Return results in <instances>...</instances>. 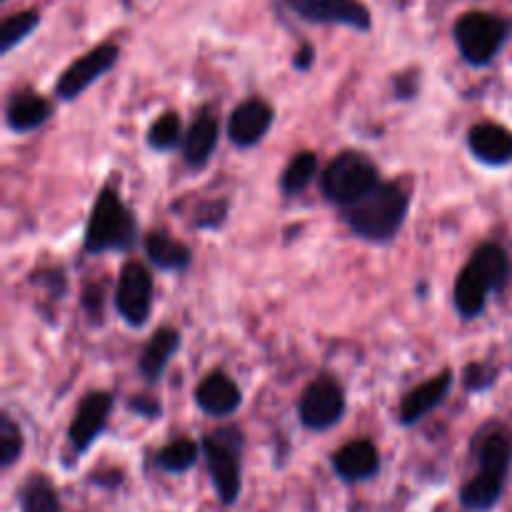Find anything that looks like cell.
Segmentation results:
<instances>
[{"mask_svg":"<svg viewBox=\"0 0 512 512\" xmlns=\"http://www.w3.org/2000/svg\"><path fill=\"white\" fill-rule=\"evenodd\" d=\"M195 403L210 418H228L243 405V393L228 373L213 370L195 388Z\"/></svg>","mask_w":512,"mask_h":512,"instance_id":"15","label":"cell"},{"mask_svg":"<svg viewBox=\"0 0 512 512\" xmlns=\"http://www.w3.org/2000/svg\"><path fill=\"white\" fill-rule=\"evenodd\" d=\"M40 25L38 10H20V13L8 15L0 25V53L8 55L10 50L18 48L30 33Z\"/></svg>","mask_w":512,"mask_h":512,"instance_id":"27","label":"cell"},{"mask_svg":"<svg viewBox=\"0 0 512 512\" xmlns=\"http://www.w3.org/2000/svg\"><path fill=\"white\" fill-rule=\"evenodd\" d=\"M508 480L490 478V475L475 473L468 483L460 488V505L470 512H488L500 503Z\"/></svg>","mask_w":512,"mask_h":512,"instance_id":"22","label":"cell"},{"mask_svg":"<svg viewBox=\"0 0 512 512\" xmlns=\"http://www.w3.org/2000/svg\"><path fill=\"white\" fill-rule=\"evenodd\" d=\"M115 310L130 328H143L153 313V275L138 260L120 268L115 285Z\"/></svg>","mask_w":512,"mask_h":512,"instance_id":"9","label":"cell"},{"mask_svg":"<svg viewBox=\"0 0 512 512\" xmlns=\"http://www.w3.org/2000/svg\"><path fill=\"white\" fill-rule=\"evenodd\" d=\"M275 123L273 105L263 98H248L235 105L228 118V138L235 148H255Z\"/></svg>","mask_w":512,"mask_h":512,"instance_id":"13","label":"cell"},{"mask_svg":"<svg viewBox=\"0 0 512 512\" xmlns=\"http://www.w3.org/2000/svg\"><path fill=\"white\" fill-rule=\"evenodd\" d=\"M313 63H315V48L310 43H305L303 48L298 50V53H295V58H293V68L295 70H310L313 68Z\"/></svg>","mask_w":512,"mask_h":512,"instance_id":"35","label":"cell"},{"mask_svg":"<svg viewBox=\"0 0 512 512\" xmlns=\"http://www.w3.org/2000/svg\"><path fill=\"white\" fill-rule=\"evenodd\" d=\"M128 408L133 410L135 415H140V418H148V420H155L163 415V405H160L155 398H145V395H138V398L130 400Z\"/></svg>","mask_w":512,"mask_h":512,"instance_id":"32","label":"cell"},{"mask_svg":"<svg viewBox=\"0 0 512 512\" xmlns=\"http://www.w3.org/2000/svg\"><path fill=\"white\" fill-rule=\"evenodd\" d=\"M468 148L478 163L503 168L512 163V133L505 125L478 123L468 133Z\"/></svg>","mask_w":512,"mask_h":512,"instance_id":"17","label":"cell"},{"mask_svg":"<svg viewBox=\"0 0 512 512\" xmlns=\"http://www.w3.org/2000/svg\"><path fill=\"white\" fill-rule=\"evenodd\" d=\"M20 512H60V500L48 475H28L18 490Z\"/></svg>","mask_w":512,"mask_h":512,"instance_id":"23","label":"cell"},{"mask_svg":"<svg viewBox=\"0 0 512 512\" xmlns=\"http://www.w3.org/2000/svg\"><path fill=\"white\" fill-rule=\"evenodd\" d=\"M113 405V395L105 393V390H93V393H88L80 400L78 408H75L73 423L68 428L70 448H73L75 455H83L98 440V435L108 425Z\"/></svg>","mask_w":512,"mask_h":512,"instance_id":"12","label":"cell"},{"mask_svg":"<svg viewBox=\"0 0 512 512\" xmlns=\"http://www.w3.org/2000/svg\"><path fill=\"white\" fill-rule=\"evenodd\" d=\"M473 458L480 475L508 480L512 468V430L500 420H490L473 435Z\"/></svg>","mask_w":512,"mask_h":512,"instance_id":"11","label":"cell"},{"mask_svg":"<svg viewBox=\"0 0 512 512\" xmlns=\"http://www.w3.org/2000/svg\"><path fill=\"white\" fill-rule=\"evenodd\" d=\"M345 410H348V400H345L343 385L330 375H318L300 395L298 418L305 430L325 433L345 418Z\"/></svg>","mask_w":512,"mask_h":512,"instance_id":"7","label":"cell"},{"mask_svg":"<svg viewBox=\"0 0 512 512\" xmlns=\"http://www.w3.org/2000/svg\"><path fill=\"white\" fill-rule=\"evenodd\" d=\"M318 175V155L313 150H303V153H295L290 158V163L285 165L283 175H280V193L285 198H293L300 195Z\"/></svg>","mask_w":512,"mask_h":512,"instance_id":"24","label":"cell"},{"mask_svg":"<svg viewBox=\"0 0 512 512\" xmlns=\"http://www.w3.org/2000/svg\"><path fill=\"white\" fill-rule=\"evenodd\" d=\"M83 308L88 310L90 315H103V288L95 283H90L83 293Z\"/></svg>","mask_w":512,"mask_h":512,"instance_id":"34","label":"cell"},{"mask_svg":"<svg viewBox=\"0 0 512 512\" xmlns=\"http://www.w3.org/2000/svg\"><path fill=\"white\" fill-rule=\"evenodd\" d=\"M220 140V125L213 113H200L183 138V163L190 170H200L210 163Z\"/></svg>","mask_w":512,"mask_h":512,"instance_id":"20","label":"cell"},{"mask_svg":"<svg viewBox=\"0 0 512 512\" xmlns=\"http://www.w3.org/2000/svg\"><path fill=\"white\" fill-rule=\"evenodd\" d=\"M420 80L418 73H403L395 75V98L398 100H413L418 95Z\"/></svg>","mask_w":512,"mask_h":512,"instance_id":"33","label":"cell"},{"mask_svg":"<svg viewBox=\"0 0 512 512\" xmlns=\"http://www.w3.org/2000/svg\"><path fill=\"white\" fill-rule=\"evenodd\" d=\"M53 110L55 105L45 95L33 93V90H18L10 95L8 105H5V123L18 135L33 133L53 118Z\"/></svg>","mask_w":512,"mask_h":512,"instance_id":"18","label":"cell"},{"mask_svg":"<svg viewBox=\"0 0 512 512\" xmlns=\"http://www.w3.org/2000/svg\"><path fill=\"white\" fill-rule=\"evenodd\" d=\"M495 380H498V370L488 363H470L463 373L465 390H470V393H485V390L493 388Z\"/></svg>","mask_w":512,"mask_h":512,"instance_id":"30","label":"cell"},{"mask_svg":"<svg viewBox=\"0 0 512 512\" xmlns=\"http://www.w3.org/2000/svg\"><path fill=\"white\" fill-rule=\"evenodd\" d=\"M380 183L383 180L378 165L360 150H343L320 173V190L325 200L338 205L340 210L373 193Z\"/></svg>","mask_w":512,"mask_h":512,"instance_id":"5","label":"cell"},{"mask_svg":"<svg viewBox=\"0 0 512 512\" xmlns=\"http://www.w3.org/2000/svg\"><path fill=\"white\" fill-rule=\"evenodd\" d=\"M455 383V373L450 368L440 370L438 375H433L430 380H425L423 385H418L415 390H410L403 398L398 410V423L403 428L420 423L423 418H428L433 410H438L445 403V398L450 395Z\"/></svg>","mask_w":512,"mask_h":512,"instance_id":"14","label":"cell"},{"mask_svg":"<svg viewBox=\"0 0 512 512\" xmlns=\"http://www.w3.org/2000/svg\"><path fill=\"white\" fill-rule=\"evenodd\" d=\"M285 5L305 23L345 25L360 33L373 28V15L363 0H285Z\"/></svg>","mask_w":512,"mask_h":512,"instance_id":"10","label":"cell"},{"mask_svg":"<svg viewBox=\"0 0 512 512\" xmlns=\"http://www.w3.org/2000/svg\"><path fill=\"white\" fill-rule=\"evenodd\" d=\"M3 3H5V0H3Z\"/></svg>","mask_w":512,"mask_h":512,"instance_id":"36","label":"cell"},{"mask_svg":"<svg viewBox=\"0 0 512 512\" xmlns=\"http://www.w3.org/2000/svg\"><path fill=\"white\" fill-rule=\"evenodd\" d=\"M138 243V220L135 213L123 203L120 193L110 185L98 190L85 225L83 253H128Z\"/></svg>","mask_w":512,"mask_h":512,"instance_id":"3","label":"cell"},{"mask_svg":"<svg viewBox=\"0 0 512 512\" xmlns=\"http://www.w3.org/2000/svg\"><path fill=\"white\" fill-rule=\"evenodd\" d=\"M120 60V48L115 43H100L90 48L88 53L75 58L55 80V98L70 100L80 98L93 83H98L103 75H108Z\"/></svg>","mask_w":512,"mask_h":512,"instance_id":"8","label":"cell"},{"mask_svg":"<svg viewBox=\"0 0 512 512\" xmlns=\"http://www.w3.org/2000/svg\"><path fill=\"white\" fill-rule=\"evenodd\" d=\"M230 203L225 198H213L203 200L198 205V213H195V228L200 230H218L225 225V218H228Z\"/></svg>","mask_w":512,"mask_h":512,"instance_id":"29","label":"cell"},{"mask_svg":"<svg viewBox=\"0 0 512 512\" xmlns=\"http://www.w3.org/2000/svg\"><path fill=\"white\" fill-rule=\"evenodd\" d=\"M215 495L225 508L238 503L243 490V448L245 435L238 425H225L213 430L200 443Z\"/></svg>","mask_w":512,"mask_h":512,"instance_id":"4","label":"cell"},{"mask_svg":"<svg viewBox=\"0 0 512 512\" xmlns=\"http://www.w3.org/2000/svg\"><path fill=\"white\" fill-rule=\"evenodd\" d=\"M183 120L178 113L168 110V113L158 115L148 130V145L155 153H170L178 145H183Z\"/></svg>","mask_w":512,"mask_h":512,"instance_id":"26","label":"cell"},{"mask_svg":"<svg viewBox=\"0 0 512 512\" xmlns=\"http://www.w3.org/2000/svg\"><path fill=\"white\" fill-rule=\"evenodd\" d=\"M143 250L150 263L163 273H185L193 263V250L175 240L168 230H150L143 238Z\"/></svg>","mask_w":512,"mask_h":512,"instance_id":"21","label":"cell"},{"mask_svg":"<svg viewBox=\"0 0 512 512\" xmlns=\"http://www.w3.org/2000/svg\"><path fill=\"white\" fill-rule=\"evenodd\" d=\"M410 210V195L400 183H380L373 193L343 208L348 228L368 243H390L403 230Z\"/></svg>","mask_w":512,"mask_h":512,"instance_id":"2","label":"cell"},{"mask_svg":"<svg viewBox=\"0 0 512 512\" xmlns=\"http://www.w3.org/2000/svg\"><path fill=\"white\" fill-rule=\"evenodd\" d=\"M512 33V23L503 15L488 10H468L453 25V38L460 55L473 68H485L493 63L505 48Z\"/></svg>","mask_w":512,"mask_h":512,"instance_id":"6","label":"cell"},{"mask_svg":"<svg viewBox=\"0 0 512 512\" xmlns=\"http://www.w3.org/2000/svg\"><path fill=\"white\" fill-rule=\"evenodd\" d=\"M330 463L343 483H363L380 473V453L370 440H350L348 445L335 450Z\"/></svg>","mask_w":512,"mask_h":512,"instance_id":"16","label":"cell"},{"mask_svg":"<svg viewBox=\"0 0 512 512\" xmlns=\"http://www.w3.org/2000/svg\"><path fill=\"white\" fill-rule=\"evenodd\" d=\"M25 450V438L20 425L8 413L0 415V468H13Z\"/></svg>","mask_w":512,"mask_h":512,"instance_id":"28","label":"cell"},{"mask_svg":"<svg viewBox=\"0 0 512 512\" xmlns=\"http://www.w3.org/2000/svg\"><path fill=\"white\" fill-rule=\"evenodd\" d=\"M512 263L500 243H483L470 255L468 265L458 273L453 285L455 313L463 320H475L488 308L493 293H503L510 283Z\"/></svg>","mask_w":512,"mask_h":512,"instance_id":"1","label":"cell"},{"mask_svg":"<svg viewBox=\"0 0 512 512\" xmlns=\"http://www.w3.org/2000/svg\"><path fill=\"white\" fill-rule=\"evenodd\" d=\"M180 345H183V338H180L175 328H158L150 335V340L143 345L138 358V370L145 378V383L155 385L163 380L165 370H168L170 360L175 358Z\"/></svg>","mask_w":512,"mask_h":512,"instance_id":"19","label":"cell"},{"mask_svg":"<svg viewBox=\"0 0 512 512\" xmlns=\"http://www.w3.org/2000/svg\"><path fill=\"white\" fill-rule=\"evenodd\" d=\"M200 453H203V448H200L195 440L178 438L173 440V443L165 445V448L158 450L155 463H158V468L165 470V473L180 475V473H188V470L198 463Z\"/></svg>","mask_w":512,"mask_h":512,"instance_id":"25","label":"cell"},{"mask_svg":"<svg viewBox=\"0 0 512 512\" xmlns=\"http://www.w3.org/2000/svg\"><path fill=\"white\" fill-rule=\"evenodd\" d=\"M30 283L40 285V288L48 290L50 298L53 300H60L65 295V290H68V278H65V273L60 268L38 270V273L30 275Z\"/></svg>","mask_w":512,"mask_h":512,"instance_id":"31","label":"cell"}]
</instances>
